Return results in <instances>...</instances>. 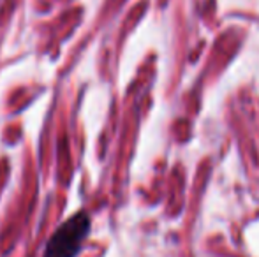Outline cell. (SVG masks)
<instances>
[{"instance_id": "cell-1", "label": "cell", "mask_w": 259, "mask_h": 257, "mask_svg": "<svg viewBox=\"0 0 259 257\" xmlns=\"http://www.w3.org/2000/svg\"><path fill=\"white\" fill-rule=\"evenodd\" d=\"M90 231V217L85 212L67 219L50 238L45 257H76Z\"/></svg>"}]
</instances>
